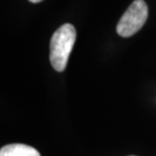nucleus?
<instances>
[{"mask_svg": "<svg viewBox=\"0 0 156 156\" xmlns=\"http://www.w3.org/2000/svg\"><path fill=\"white\" fill-rule=\"evenodd\" d=\"M75 40V27L70 23L63 24L52 36L50 44V61L56 71L62 72L65 70Z\"/></svg>", "mask_w": 156, "mask_h": 156, "instance_id": "f257e3e1", "label": "nucleus"}, {"mask_svg": "<svg viewBox=\"0 0 156 156\" xmlns=\"http://www.w3.org/2000/svg\"><path fill=\"white\" fill-rule=\"evenodd\" d=\"M148 17V6L144 0H135L117 24V33L128 38L142 29Z\"/></svg>", "mask_w": 156, "mask_h": 156, "instance_id": "f03ea898", "label": "nucleus"}, {"mask_svg": "<svg viewBox=\"0 0 156 156\" xmlns=\"http://www.w3.org/2000/svg\"><path fill=\"white\" fill-rule=\"evenodd\" d=\"M0 156H41L34 147L24 144H9L1 148Z\"/></svg>", "mask_w": 156, "mask_h": 156, "instance_id": "7ed1b4c3", "label": "nucleus"}, {"mask_svg": "<svg viewBox=\"0 0 156 156\" xmlns=\"http://www.w3.org/2000/svg\"><path fill=\"white\" fill-rule=\"evenodd\" d=\"M29 1L33 2V3H38V2H41L42 0H29Z\"/></svg>", "mask_w": 156, "mask_h": 156, "instance_id": "20e7f679", "label": "nucleus"}, {"mask_svg": "<svg viewBox=\"0 0 156 156\" xmlns=\"http://www.w3.org/2000/svg\"><path fill=\"white\" fill-rule=\"evenodd\" d=\"M130 156H135V155H130Z\"/></svg>", "mask_w": 156, "mask_h": 156, "instance_id": "39448f33", "label": "nucleus"}]
</instances>
